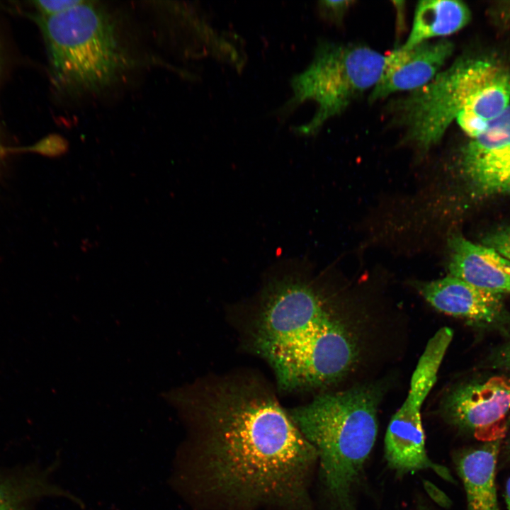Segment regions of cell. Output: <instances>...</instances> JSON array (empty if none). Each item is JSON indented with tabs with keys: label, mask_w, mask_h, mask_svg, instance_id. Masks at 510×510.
I'll list each match as a JSON object with an SVG mask.
<instances>
[{
	"label": "cell",
	"mask_w": 510,
	"mask_h": 510,
	"mask_svg": "<svg viewBox=\"0 0 510 510\" xmlns=\"http://www.w3.org/2000/svg\"><path fill=\"white\" fill-rule=\"evenodd\" d=\"M506 450H507V453H508V455H509V457H510V437H509V440H508V442H507Z\"/></svg>",
	"instance_id": "obj_23"
},
{
	"label": "cell",
	"mask_w": 510,
	"mask_h": 510,
	"mask_svg": "<svg viewBox=\"0 0 510 510\" xmlns=\"http://www.w3.org/2000/svg\"><path fill=\"white\" fill-rule=\"evenodd\" d=\"M270 364L280 389L300 391L328 385L352 368L355 342L335 319L288 342L261 353Z\"/></svg>",
	"instance_id": "obj_7"
},
{
	"label": "cell",
	"mask_w": 510,
	"mask_h": 510,
	"mask_svg": "<svg viewBox=\"0 0 510 510\" xmlns=\"http://www.w3.org/2000/svg\"><path fill=\"white\" fill-rule=\"evenodd\" d=\"M505 499L507 509L510 510V477L508 479L506 484Z\"/></svg>",
	"instance_id": "obj_21"
},
{
	"label": "cell",
	"mask_w": 510,
	"mask_h": 510,
	"mask_svg": "<svg viewBox=\"0 0 510 510\" xmlns=\"http://www.w3.org/2000/svg\"><path fill=\"white\" fill-rule=\"evenodd\" d=\"M198 408L206 493L233 506L307 509L317 454L270 387L249 375L210 380Z\"/></svg>",
	"instance_id": "obj_1"
},
{
	"label": "cell",
	"mask_w": 510,
	"mask_h": 510,
	"mask_svg": "<svg viewBox=\"0 0 510 510\" xmlns=\"http://www.w3.org/2000/svg\"><path fill=\"white\" fill-rule=\"evenodd\" d=\"M448 245L450 276L487 292L510 293V261L460 234L452 235Z\"/></svg>",
	"instance_id": "obj_13"
},
{
	"label": "cell",
	"mask_w": 510,
	"mask_h": 510,
	"mask_svg": "<svg viewBox=\"0 0 510 510\" xmlns=\"http://www.w3.org/2000/svg\"><path fill=\"white\" fill-rule=\"evenodd\" d=\"M453 50V43L446 39L395 49L386 56L383 72L372 89L370 101L425 86L441 71Z\"/></svg>",
	"instance_id": "obj_10"
},
{
	"label": "cell",
	"mask_w": 510,
	"mask_h": 510,
	"mask_svg": "<svg viewBox=\"0 0 510 510\" xmlns=\"http://www.w3.org/2000/svg\"><path fill=\"white\" fill-rule=\"evenodd\" d=\"M444 411L461 431L484 442L499 440L510 421V379L497 375L460 385L447 397Z\"/></svg>",
	"instance_id": "obj_8"
},
{
	"label": "cell",
	"mask_w": 510,
	"mask_h": 510,
	"mask_svg": "<svg viewBox=\"0 0 510 510\" xmlns=\"http://www.w3.org/2000/svg\"><path fill=\"white\" fill-rule=\"evenodd\" d=\"M306 260L277 264L267 274L253 327L256 351L288 342L334 319Z\"/></svg>",
	"instance_id": "obj_6"
},
{
	"label": "cell",
	"mask_w": 510,
	"mask_h": 510,
	"mask_svg": "<svg viewBox=\"0 0 510 510\" xmlns=\"http://www.w3.org/2000/svg\"><path fill=\"white\" fill-rule=\"evenodd\" d=\"M8 489L0 483V510H23Z\"/></svg>",
	"instance_id": "obj_19"
},
{
	"label": "cell",
	"mask_w": 510,
	"mask_h": 510,
	"mask_svg": "<svg viewBox=\"0 0 510 510\" xmlns=\"http://www.w3.org/2000/svg\"><path fill=\"white\" fill-rule=\"evenodd\" d=\"M378 392L356 387L324 393L289 414L312 445L323 484L341 510H351V493L375 444Z\"/></svg>",
	"instance_id": "obj_4"
},
{
	"label": "cell",
	"mask_w": 510,
	"mask_h": 510,
	"mask_svg": "<svg viewBox=\"0 0 510 510\" xmlns=\"http://www.w3.org/2000/svg\"><path fill=\"white\" fill-rule=\"evenodd\" d=\"M414 285L437 310L475 325L494 326L507 319L502 294L481 290L450 275L431 281H416Z\"/></svg>",
	"instance_id": "obj_11"
},
{
	"label": "cell",
	"mask_w": 510,
	"mask_h": 510,
	"mask_svg": "<svg viewBox=\"0 0 510 510\" xmlns=\"http://www.w3.org/2000/svg\"><path fill=\"white\" fill-rule=\"evenodd\" d=\"M509 105V64L494 58L461 57L393 102L392 113L404 130V142L425 154L454 120L473 138Z\"/></svg>",
	"instance_id": "obj_2"
},
{
	"label": "cell",
	"mask_w": 510,
	"mask_h": 510,
	"mask_svg": "<svg viewBox=\"0 0 510 510\" xmlns=\"http://www.w3.org/2000/svg\"><path fill=\"white\" fill-rule=\"evenodd\" d=\"M495 363L510 371V341L499 349L495 356Z\"/></svg>",
	"instance_id": "obj_20"
},
{
	"label": "cell",
	"mask_w": 510,
	"mask_h": 510,
	"mask_svg": "<svg viewBox=\"0 0 510 510\" xmlns=\"http://www.w3.org/2000/svg\"><path fill=\"white\" fill-rule=\"evenodd\" d=\"M422 402L407 398L392 417L385 437V455L390 468L400 473L428 468L452 480L448 471L433 463L425 448V436L421 418Z\"/></svg>",
	"instance_id": "obj_12"
},
{
	"label": "cell",
	"mask_w": 510,
	"mask_h": 510,
	"mask_svg": "<svg viewBox=\"0 0 510 510\" xmlns=\"http://www.w3.org/2000/svg\"><path fill=\"white\" fill-rule=\"evenodd\" d=\"M458 166L480 195L510 193V105L463 147Z\"/></svg>",
	"instance_id": "obj_9"
},
{
	"label": "cell",
	"mask_w": 510,
	"mask_h": 510,
	"mask_svg": "<svg viewBox=\"0 0 510 510\" xmlns=\"http://www.w3.org/2000/svg\"><path fill=\"white\" fill-rule=\"evenodd\" d=\"M470 11L456 0H424L418 2L409 35L402 45L412 47L435 37L453 34L465 27Z\"/></svg>",
	"instance_id": "obj_15"
},
{
	"label": "cell",
	"mask_w": 510,
	"mask_h": 510,
	"mask_svg": "<svg viewBox=\"0 0 510 510\" xmlns=\"http://www.w3.org/2000/svg\"><path fill=\"white\" fill-rule=\"evenodd\" d=\"M508 11H509V16H510V4L508 6Z\"/></svg>",
	"instance_id": "obj_24"
},
{
	"label": "cell",
	"mask_w": 510,
	"mask_h": 510,
	"mask_svg": "<svg viewBox=\"0 0 510 510\" xmlns=\"http://www.w3.org/2000/svg\"><path fill=\"white\" fill-rule=\"evenodd\" d=\"M46 45L51 80L73 98L113 87L138 60L118 18L98 1H83L58 14L36 16Z\"/></svg>",
	"instance_id": "obj_3"
},
{
	"label": "cell",
	"mask_w": 510,
	"mask_h": 510,
	"mask_svg": "<svg viewBox=\"0 0 510 510\" xmlns=\"http://www.w3.org/2000/svg\"><path fill=\"white\" fill-rule=\"evenodd\" d=\"M385 61L386 56L366 45L321 42L309 65L291 79V97L278 109V116L285 119L302 103L312 101L317 104L314 115L293 130L301 136L317 133L327 120L375 87Z\"/></svg>",
	"instance_id": "obj_5"
},
{
	"label": "cell",
	"mask_w": 510,
	"mask_h": 510,
	"mask_svg": "<svg viewBox=\"0 0 510 510\" xmlns=\"http://www.w3.org/2000/svg\"><path fill=\"white\" fill-rule=\"evenodd\" d=\"M500 439L485 441L463 453L457 469L464 485L468 510H500L496 489V466Z\"/></svg>",
	"instance_id": "obj_14"
},
{
	"label": "cell",
	"mask_w": 510,
	"mask_h": 510,
	"mask_svg": "<svg viewBox=\"0 0 510 510\" xmlns=\"http://www.w3.org/2000/svg\"><path fill=\"white\" fill-rule=\"evenodd\" d=\"M84 0L37 1L33 4L38 16H48L64 12L79 4Z\"/></svg>",
	"instance_id": "obj_16"
},
{
	"label": "cell",
	"mask_w": 510,
	"mask_h": 510,
	"mask_svg": "<svg viewBox=\"0 0 510 510\" xmlns=\"http://www.w3.org/2000/svg\"><path fill=\"white\" fill-rule=\"evenodd\" d=\"M487 246L510 261V227L504 228L487 239Z\"/></svg>",
	"instance_id": "obj_17"
},
{
	"label": "cell",
	"mask_w": 510,
	"mask_h": 510,
	"mask_svg": "<svg viewBox=\"0 0 510 510\" xmlns=\"http://www.w3.org/2000/svg\"><path fill=\"white\" fill-rule=\"evenodd\" d=\"M351 4V1H322L318 8L322 16L328 20H339Z\"/></svg>",
	"instance_id": "obj_18"
},
{
	"label": "cell",
	"mask_w": 510,
	"mask_h": 510,
	"mask_svg": "<svg viewBox=\"0 0 510 510\" xmlns=\"http://www.w3.org/2000/svg\"><path fill=\"white\" fill-rule=\"evenodd\" d=\"M3 155H4V147H2L1 140V134H0V169H1V165H2Z\"/></svg>",
	"instance_id": "obj_22"
}]
</instances>
